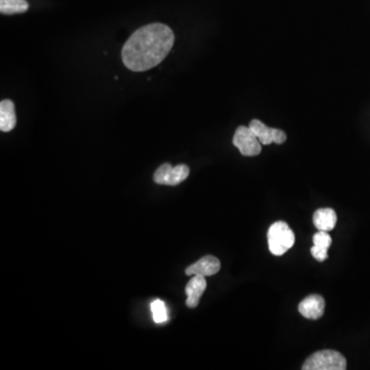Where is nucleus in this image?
<instances>
[{
    "instance_id": "obj_4",
    "label": "nucleus",
    "mask_w": 370,
    "mask_h": 370,
    "mask_svg": "<svg viewBox=\"0 0 370 370\" xmlns=\"http://www.w3.org/2000/svg\"><path fill=\"white\" fill-rule=\"evenodd\" d=\"M232 143L245 157L258 156L263 150L260 141L258 140L253 131L246 126H240L237 128Z\"/></svg>"
},
{
    "instance_id": "obj_6",
    "label": "nucleus",
    "mask_w": 370,
    "mask_h": 370,
    "mask_svg": "<svg viewBox=\"0 0 370 370\" xmlns=\"http://www.w3.org/2000/svg\"><path fill=\"white\" fill-rule=\"evenodd\" d=\"M249 127L253 131L254 134L256 135L257 138L263 145H269L272 143L282 144L287 139L285 132H283L282 130L269 128L258 119H252Z\"/></svg>"
},
{
    "instance_id": "obj_3",
    "label": "nucleus",
    "mask_w": 370,
    "mask_h": 370,
    "mask_svg": "<svg viewBox=\"0 0 370 370\" xmlns=\"http://www.w3.org/2000/svg\"><path fill=\"white\" fill-rule=\"evenodd\" d=\"M303 370H345L347 360L338 351L323 350L316 352L303 363Z\"/></svg>"
},
{
    "instance_id": "obj_9",
    "label": "nucleus",
    "mask_w": 370,
    "mask_h": 370,
    "mask_svg": "<svg viewBox=\"0 0 370 370\" xmlns=\"http://www.w3.org/2000/svg\"><path fill=\"white\" fill-rule=\"evenodd\" d=\"M206 287H207V282H206L205 277L197 275L190 279L185 287V293L187 296L186 305L188 308L194 309V308L198 307L199 298L203 296Z\"/></svg>"
},
{
    "instance_id": "obj_12",
    "label": "nucleus",
    "mask_w": 370,
    "mask_h": 370,
    "mask_svg": "<svg viewBox=\"0 0 370 370\" xmlns=\"http://www.w3.org/2000/svg\"><path fill=\"white\" fill-rule=\"evenodd\" d=\"M314 246L312 247L311 253L318 261H324L327 258L328 248L332 243L331 237L328 232L319 230L313 237Z\"/></svg>"
},
{
    "instance_id": "obj_2",
    "label": "nucleus",
    "mask_w": 370,
    "mask_h": 370,
    "mask_svg": "<svg viewBox=\"0 0 370 370\" xmlns=\"http://www.w3.org/2000/svg\"><path fill=\"white\" fill-rule=\"evenodd\" d=\"M267 242L272 254L282 256L296 242V236L284 221H277L267 232Z\"/></svg>"
},
{
    "instance_id": "obj_14",
    "label": "nucleus",
    "mask_w": 370,
    "mask_h": 370,
    "mask_svg": "<svg viewBox=\"0 0 370 370\" xmlns=\"http://www.w3.org/2000/svg\"><path fill=\"white\" fill-rule=\"evenodd\" d=\"M150 308H152V318H154V322L157 324H163V323L167 322L169 317H168L167 308H166L163 300L157 299V300L152 301Z\"/></svg>"
},
{
    "instance_id": "obj_8",
    "label": "nucleus",
    "mask_w": 370,
    "mask_h": 370,
    "mask_svg": "<svg viewBox=\"0 0 370 370\" xmlns=\"http://www.w3.org/2000/svg\"><path fill=\"white\" fill-rule=\"evenodd\" d=\"M220 271V261L216 257L207 256L199 259L194 265L186 269L185 274L188 276H213Z\"/></svg>"
},
{
    "instance_id": "obj_11",
    "label": "nucleus",
    "mask_w": 370,
    "mask_h": 370,
    "mask_svg": "<svg viewBox=\"0 0 370 370\" xmlns=\"http://www.w3.org/2000/svg\"><path fill=\"white\" fill-rule=\"evenodd\" d=\"M338 216L336 211L330 208H322L318 209L314 213L313 223L318 230L322 232H330L336 227Z\"/></svg>"
},
{
    "instance_id": "obj_13",
    "label": "nucleus",
    "mask_w": 370,
    "mask_h": 370,
    "mask_svg": "<svg viewBox=\"0 0 370 370\" xmlns=\"http://www.w3.org/2000/svg\"><path fill=\"white\" fill-rule=\"evenodd\" d=\"M29 4L26 0H0L2 15L23 14L27 12Z\"/></svg>"
},
{
    "instance_id": "obj_7",
    "label": "nucleus",
    "mask_w": 370,
    "mask_h": 370,
    "mask_svg": "<svg viewBox=\"0 0 370 370\" xmlns=\"http://www.w3.org/2000/svg\"><path fill=\"white\" fill-rule=\"evenodd\" d=\"M299 313L305 318L320 319L325 311V300L319 294H312L300 301L298 305Z\"/></svg>"
},
{
    "instance_id": "obj_10",
    "label": "nucleus",
    "mask_w": 370,
    "mask_h": 370,
    "mask_svg": "<svg viewBox=\"0 0 370 370\" xmlns=\"http://www.w3.org/2000/svg\"><path fill=\"white\" fill-rule=\"evenodd\" d=\"M17 124L15 104L11 100H2L0 102V130L2 132H10L14 130Z\"/></svg>"
},
{
    "instance_id": "obj_1",
    "label": "nucleus",
    "mask_w": 370,
    "mask_h": 370,
    "mask_svg": "<svg viewBox=\"0 0 370 370\" xmlns=\"http://www.w3.org/2000/svg\"><path fill=\"white\" fill-rule=\"evenodd\" d=\"M175 37L172 29L161 23L150 24L135 31L121 51L128 70L141 72L159 65L171 51Z\"/></svg>"
},
{
    "instance_id": "obj_5",
    "label": "nucleus",
    "mask_w": 370,
    "mask_h": 370,
    "mask_svg": "<svg viewBox=\"0 0 370 370\" xmlns=\"http://www.w3.org/2000/svg\"><path fill=\"white\" fill-rule=\"evenodd\" d=\"M190 175V168L186 165L172 167L170 164H164L154 173V180L157 185H178L183 183Z\"/></svg>"
}]
</instances>
